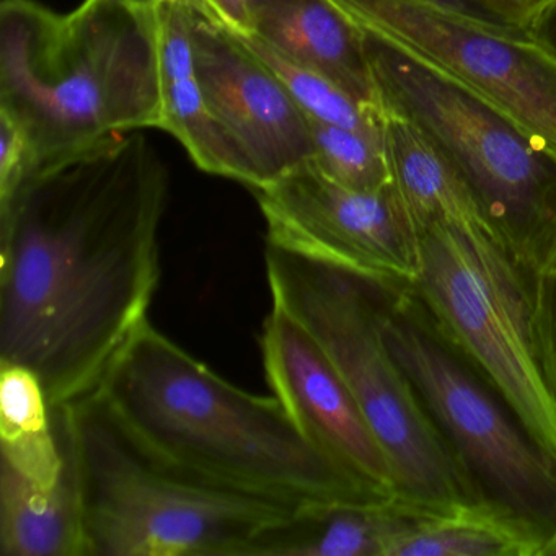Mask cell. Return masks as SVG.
Returning <instances> with one entry per match:
<instances>
[{
	"mask_svg": "<svg viewBox=\"0 0 556 556\" xmlns=\"http://www.w3.org/2000/svg\"><path fill=\"white\" fill-rule=\"evenodd\" d=\"M530 327L546 386L556 400V260L529 279Z\"/></svg>",
	"mask_w": 556,
	"mask_h": 556,
	"instance_id": "obj_22",
	"label": "cell"
},
{
	"mask_svg": "<svg viewBox=\"0 0 556 556\" xmlns=\"http://www.w3.org/2000/svg\"><path fill=\"white\" fill-rule=\"evenodd\" d=\"M354 24L389 38L513 116L556 151V60L416 0H331Z\"/></svg>",
	"mask_w": 556,
	"mask_h": 556,
	"instance_id": "obj_10",
	"label": "cell"
},
{
	"mask_svg": "<svg viewBox=\"0 0 556 556\" xmlns=\"http://www.w3.org/2000/svg\"><path fill=\"white\" fill-rule=\"evenodd\" d=\"M250 34L337 84L361 105L380 106L364 34L331 0H252Z\"/></svg>",
	"mask_w": 556,
	"mask_h": 556,
	"instance_id": "obj_14",
	"label": "cell"
},
{
	"mask_svg": "<svg viewBox=\"0 0 556 556\" xmlns=\"http://www.w3.org/2000/svg\"><path fill=\"white\" fill-rule=\"evenodd\" d=\"M382 327L393 356L484 500L548 542L556 533V458L439 333L408 289L383 286Z\"/></svg>",
	"mask_w": 556,
	"mask_h": 556,
	"instance_id": "obj_8",
	"label": "cell"
},
{
	"mask_svg": "<svg viewBox=\"0 0 556 556\" xmlns=\"http://www.w3.org/2000/svg\"><path fill=\"white\" fill-rule=\"evenodd\" d=\"M92 396L141 454L191 483L294 510L399 497L325 454L276 396L227 382L151 324Z\"/></svg>",
	"mask_w": 556,
	"mask_h": 556,
	"instance_id": "obj_2",
	"label": "cell"
},
{
	"mask_svg": "<svg viewBox=\"0 0 556 556\" xmlns=\"http://www.w3.org/2000/svg\"><path fill=\"white\" fill-rule=\"evenodd\" d=\"M122 2L129 8L139 9V11H157L159 5L168 0H122Z\"/></svg>",
	"mask_w": 556,
	"mask_h": 556,
	"instance_id": "obj_28",
	"label": "cell"
},
{
	"mask_svg": "<svg viewBox=\"0 0 556 556\" xmlns=\"http://www.w3.org/2000/svg\"><path fill=\"white\" fill-rule=\"evenodd\" d=\"M510 37L529 38V14L500 0H416Z\"/></svg>",
	"mask_w": 556,
	"mask_h": 556,
	"instance_id": "obj_23",
	"label": "cell"
},
{
	"mask_svg": "<svg viewBox=\"0 0 556 556\" xmlns=\"http://www.w3.org/2000/svg\"><path fill=\"white\" fill-rule=\"evenodd\" d=\"M421 516L400 496L380 504L304 507L265 530L249 556H389L396 536Z\"/></svg>",
	"mask_w": 556,
	"mask_h": 556,
	"instance_id": "obj_15",
	"label": "cell"
},
{
	"mask_svg": "<svg viewBox=\"0 0 556 556\" xmlns=\"http://www.w3.org/2000/svg\"><path fill=\"white\" fill-rule=\"evenodd\" d=\"M545 540L491 503L421 516L406 527L389 556H540Z\"/></svg>",
	"mask_w": 556,
	"mask_h": 556,
	"instance_id": "obj_19",
	"label": "cell"
},
{
	"mask_svg": "<svg viewBox=\"0 0 556 556\" xmlns=\"http://www.w3.org/2000/svg\"><path fill=\"white\" fill-rule=\"evenodd\" d=\"M194 67L211 112L271 184L312 159L307 115L271 70L201 0H188ZM256 190V188H255Z\"/></svg>",
	"mask_w": 556,
	"mask_h": 556,
	"instance_id": "obj_11",
	"label": "cell"
},
{
	"mask_svg": "<svg viewBox=\"0 0 556 556\" xmlns=\"http://www.w3.org/2000/svg\"><path fill=\"white\" fill-rule=\"evenodd\" d=\"M540 556H556V533L543 545Z\"/></svg>",
	"mask_w": 556,
	"mask_h": 556,
	"instance_id": "obj_29",
	"label": "cell"
},
{
	"mask_svg": "<svg viewBox=\"0 0 556 556\" xmlns=\"http://www.w3.org/2000/svg\"><path fill=\"white\" fill-rule=\"evenodd\" d=\"M159 67H161L162 125L187 149L206 174L260 187L258 175L237 142L227 135L207 105L194 67L191 14L188 0L159 5Z\"/></svg>",
	"mask_w": 556,
	"mask_h": 556,
	"instance_id": "obj_13",
	"label": "cell"
},
{
	"mask_svg": "<svg viewBox=\"0 0 556 556\" xmlns=\"http://www.w3.org/2000/svg\"><path fill=\"white\" fill-rule=\"evenodd\" d=\"M167 193L128 131L34 168L0 203V361L34 370L53 409L92 396L149 324Z\"/></svg>",
	"mask_w": 556,
	"mask_h": 556,
	"instance_id": "obj_1",
	"label": "cell"
},
{
	"mask_svg": "<svg viewBox=\"0 0 556 556\" xmlns=\"http://www.w3.org/2000/svg\"><path fill=\"white\" fill-rule=\"evenodd\" d=\"M312 162L321 174L356 191H380L392 184L386 138L377 139L353 129L307 116Z\"/></svg>",
	"mask_w": 556,
	"mask_h": 556,
	"instance_id": "obj_21",
	"label": "cell"
},
{
	"mask_svg": "<svg viewBox=\"0 0 556 556\" xmlns=\"http://www.w3.org/2000/svg\"><path fill=\"white\" fill-rule=\"evenodd\" d=\"M0 112L27 135L31 170L118 132L161 128L157 14L122 0H84L66 15L4 0Z\"/></svg>",
	"mask_w": 556,
	"mask_h": 556,
	"instance_id": "obj_3",
	"label": "cell"
},
{
	"mask_svg": "<svg viewBox=\"0 0 556 556\" xmlns=\"http://www.w3.org/2000/svg\"><path fill=\"white\" fill-rule=\"evenodd\" d=\"M220 22L237 34H250V2L252 0H201Z\"/></svg>",
	"mask_w": 556,
	"mask_h": 556,
	"instance_id": "obj_26",
	"label": "cell"
},
{
	"mask_svg": "<svg viewBox=\"0 0 556 556\" xmlns=\"http://www.w3.org/2000/svg\"><path fill=\"white\" fill-rule=\"evenodd\" d=\"M363 34L382 110L421 132L491 239L527 276L548 268L556 260V151L412 51Z\"/></svg>",
	"mask_w": 556,
	"mask_h": 556,
	"instance_id": "obj_5",
	"label": "cell"
},
{
	"mask_svg": "<svg viewBox=\"0 0 556 556\" xmlns=\"http://www.w3.org/2000/svg\"><path fill=\"white\" fill-rule=\"evenodd\" d=\"M253 193L268 227L266 245L390 288L418 278L419 236L393 181L370 193L351 190L308 159Z\"/></svg>",
	"mask_w": 556,
	"mask_h": 556,
	"instance_id": "obj_9",
	"label": "cell"
},
{
	"mask_svg": "<svg viewBox=\"0 0 556 556\" xmlns=\"http://www.w3.org/2000/svg\"><path fill=\"white\" fill-rule=\"evenodd\" d=\"M237 35L281 80L282 86L288 89L305 115L372 136V138L383 139L382 110L361 105L337 84L286 56L258 35Z\"/></svg>",
	"mask_w": 556,
	"mask_h": 556,
	"instance_id": "obj_20",
	"label": "cell"
},
{
	"mask_svg": "<svg viewBox=\"0 0 556 556\" xmlns=\"http://www.w3.org/2000/svg\"><path fill=\"white\" fill-rule=\"evenodd\" d=\"M30 170L27 135L9 113L0 112V203L17 191Z\"/></svg>",
	"mask_w": 556,
	"mask_h": 556,
	"instance_id": "obj_24",
	"label": "cell"
},
{
	"mask_svg": "<svg viewBox=\"0 0 556 556\" xmlns=\"http://www.w3.org/2000/svg\"><path fill=\"white\" fill-rule=\"evenodd\" d=\"M503 4L510 5V8L519 9L532 17L535 14L536 8L542 4L543 0H500Z\"/></svg>",
	"mask_w": 556,
	"mask_h": 556,
	"instance_id": "obj_27",
	"label": "cell"
},
{
	"mask_svg": "<svg viewBox=\"0 0 556 556\" xmlns=\"http://www.w3.org/2000/svg\"><path fill=\"white\" fill-rule=\"evenodd\" d=\"M263 366L276 399L325 454L396 494L392 468L346 383L317 341L273 305L263 324Z\"/></svg>",
	"mask_w": 556,
	"mask_h": 556,
	"instance_id": "obj_12",
	"label": "cell"
},
{
	"mask_svg": "<svg viewBox=\"0 0 556 556\" xmlns=\"http://www.w3.org/2000/svg\"><path fill=\"white\" fill-rule=\"evenodd\" d=\"M0 460L47 488L60 483L67 467L40 377L11 361H0Z\"/></svg>",
	"mask_w": 556,
	"mask_h": 556,
	"instance_id": "obj_18",
	"label": "cell"
},
{
	"mask_svg": "<svg viewBox=\"0 0 556 556\" xmlns=\"http://www.w3.org/2000/svg\"><path fill=\"white\" fill-rule=\"evenodd\" d=\"M382 112L383 138L393 185L418 236L434 227L452 224L483 226L473 201L421 132L408 119L386 110Z\"/></svg>",
	"mask_w": 556,
	"mask_h": 556,
	"instance_id": "obj_17",
	"label": "cell"
},
{
	"mask_svg": "<svg viewBox=\"0 0 556 556\" xmlns=\"http://www.w3.org/2000/svg\"><path fill=\"white\" fill-rule=\"evenodd\" d=\"M87 556H249L289 507L181 480L123 434L96 396L53 409Z\"/></svg>",
	"mask_w": 556,
	"mask_h": 556,
	"instance_id": "obj_6",
	"label": "cell"
},
{
	"mask_svg": "<svg viewBox=\"0 0 556 556\" xmlns=\"http://www.w3.org/2000/svg\"><path fill=\"white\" fill-rule=\"evenodd\" d=\"M273 305L317 341L346 383L395 478L426 516L484 500L393 356L382 327V285L266 245Z\"/></svg>",
	"mask_w": 556,
	"mask_h": 556,
	"instance_id": "obj_4",
	"label": "cell"
},
{
	"mask_svg": "<svg viewBox=\"0 0 556 556\" xmlns=\"http://www.w3.org/2000/svg\"><path fill=\"white\" fill-rule=\"evenodd\" d=\"M529 38L556 60V0H543L529 24Z\"/></svg>",
	"mask_w": 556,
	"mask_h": 556,
	"instance_id": "obj_25",
	"label": "cell"
},
{
	"mask_svg": "<svg viewBox=\"0 0 556 556\" xmlns=\"http://www.w3.org/2000/svg\"><path fill=\"white\" fill-rule=\"evenodd\" d=\"M0 555L87 556L70 462L60 483L47 488L0 460Z\"/></svg>",
	"mask_w": 556,
	"mask_h": 556,
	"instance_id": "obj_16",
	"label": "cell"
},
{
	"mask_svg": "<svg viewBox=\"0 0 556 556\" xmlns=\"http://www.w3.org/2000/svg\"><path fill=\"white\" fill-rule=\"evenodd\" d=\"M421 269L409 294L439 333L556 458V400L530 327L529 279L481 224L419 233Z\"/></svg>",
	"mask_w": 556,
	"mask_h": 556,
	"instance_id": "obj_7",
	"label": "cell"
}]
</instances>
